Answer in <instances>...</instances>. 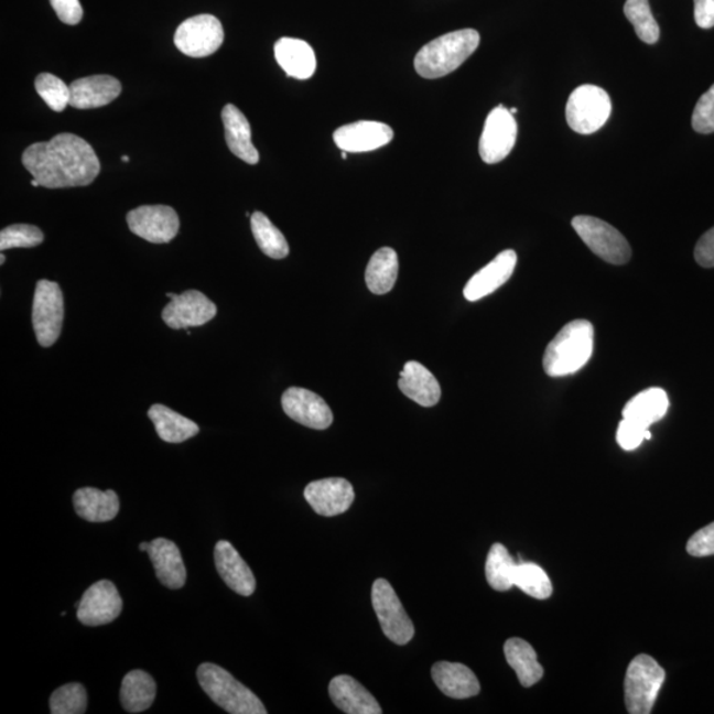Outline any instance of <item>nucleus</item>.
Wrapping results in <instances>:
<instances>
[{
  "instance_id": "obj_1",
  "label": "nucleus",
  "mask_w": 714,
  "mask_h": 714,
  "mask_svg": "<svg viewBox=\"0 0 714 714\" xmlns=\"http://www.w3.org/2000/svg\"><path fill=\"white\" fill-rule=\"evenodd\" d=\"M23 164L42 187L50 190L85 187L101 171L91 145L71 132L31 144L24 151Z\"/></svg>"
},
{
  "instance_id": "obj_2",
  "label": "nucleus",
  "mask_w": 714,
  "mask_h": 714,
  "mask_svg": "<svg viewBox=\"0 0 714 714\" xmlns=\"http://www.w3.org/2000/svg\"><path fill=\"white\" fill-rule=\"evenodd\" d=\"M593 349V324L584 320L573 321L548 344L542 366L551 377L573 375L591 360Z\"/></svg>"
},
{
  "instance_id": "obj_3",
  "label": "nucleus",
  "mask_w": 714,
  "mask_h": 714,
  "mask_svg": "<svg viewBox=\"0 0 714 714\" xmlns=\"http://www.w3.org/2000/svg\"><path fill=\"white\" fill-rule=\"evenodd\" d=\"M479 43V32L473 29L450 32L436 37L416 53L415 72L429 79L447 76L473 55Z\"/></svg>"
},
{
  "instance_id": "obj_4",
  "label": "nucleus",
  "mask_w": 714,
  "mask_h": 714,
  "mask_svg": "<svg viewBox=\"0 0 714 714\" xmlns=\"http://www.w3.org/2000/svg\"><path fill=\"white\" fill-rule=\"evenodd\" d=\"M198 684L214 701L231 714H267L262 701L220 666L203 663L197 668Z\"/></svg>"
},
{
  "instance_id": "obj_5",
  "label": "nucleus",
  "mask_w": 714,
  "mask_h": 714,
  "mask_svg": "<svg viewBox=\"0 0 714 714\" xmlns=\"http://www.w3.org/2000/svg\"><path fill=\"white\" fill-rule=\"evenodd\" d=\"M666 680V672L650 654H638L627 668L625 700L628 713L648 714Z\"/></svg>"
},
{
  "instance_id": "obj_6",
  "label": "nucleus",
  "mask_w": 714,
  "mask_h": 714,
  "mask_svg": "<svg viewBox=\"0 0 714 714\" xmlns=\"http://www.w3.org/2000/svg\"><path fill=\"white\" fill-rule=\"evenodd\" d=\"M612 109V99L606 90L595 85H581L567 99L566 122L580 134H593L604 128Z\"/></svg>"
},
{
  "instance_id": "obj_7",
  "label": "nucleus",
  "mask_w": 714,
  "mask_h": 714,
  "mask_svg": "<svg viewBox=\"0 0 714 714\" xmlns=\"http://www.w3.org/2000/svg\"><path fill=\"white\" fill-rule=\"evenodd\" d=\"M572 225L581 240L602 260L613 264L630 261V244L610 224L593 216H575Z\"/></svg>"
},
{
  "instance_id": "obj_8",
  "label": "nucleus",
  "mask_w": 714,
  "mask_h": 714,
  "mask_svg": "<svg viewBox=\"0 0 714 714\" xmlns=\"http://www.w3.org/2000/svg\"><path fill=\"white\" fill-rule=\"evenodd\" d=\"M64 295L58 283L46 280L36 283L33 296L32 324L42 347H51L62 334Z\"/></svg>"
},
{
  "instance_id": "obj_9",
  "label": "nucleus",
  "mask_w": 714,
  "mask_h": 714,
  "mask_svg": "<svg viewBox=\"0 0 714 714\" xmlns=\"http://www.w3.org/2000/svg\"><path fill=\"white\" fill-rule=\"evenodd\" d=\"M372 605L382 632L389 640L405 646L414 637V626L394 588L387 580L379 578L372 586Z\"/></svg>"
},
{
  "instance_id": "obj_10",
  "label": "nucleus",
  "mask_w": 714,
  "mask_h": 714,
  "mask_svg": "<svg viewBox=\"0 0 714 714\" xmlns=\"http://www.w3.org/2000/svg\"><path fill=\"white\" fill-rule=\"evenodd\" d=\"M174 43L185 56L201 58L214 55L224 43L221 22L207 13L192 17L177 26Z\"/></svg>"
},
{
  "instance_id": "obj_11",
  "label": "nucleus",
  "mask_w": 714,
  "mask_h": 714,
  "mask_svg": "<svg viewBox=\"0 0 714 714\" xmlns=\"http://www.w3.org/2000/svg\"><path fill=\"white\" fill-rule=\"evenodd\" d=\"M518 138V123L511 111L499 105L489 112L483 129L479 154L483 162L495 164L502 161L512 151Z\"/></svg>"
},
{
  "instance_id": "obj_12",
  "label": "nucleus",
  "mask_w": 714,
  "mask_h": 714,
  "mask_svg": "<svg viewBox=\"0 0 714 714\" xmlns=\"http://www.w3.org/2000/svg\"><path fill=\"white\" fill-rule=\"evenodd\" d=\"M126 220L132 234L152 244L174 240L181 227L175 209L169 205H142L130 210Z\"/></svg>"
},
{
  "instance_id": "obj_13",
  "label": "nucleus",
  "mask_w": 714,
  "mask_h": 714,
  "mask_svg": "<svg viewBox=\"0 0 714 714\" xmlns=\"http://www.w3.org/2000/svg\"><path fill=\"white\" fill-rule=\"evenodd\" d=\"M77 619L84 626L108 625L122 613L121 595L111 581L102 580L91 585L76 604Z\"/></svg>"
},
{
  "instance_id": "obj_14",
  "label": "nucleus",
  "mask_w": 714,
  "mask_h": 714,
  "mask_svg": "<svg viewBox=\"0 0 714 714\" xmlns=\"http://www.w3.org/2000/svg\"><path fill=\"white\" fill-rule=\"evenodd\" d=\"M171 302L164 307L162 317L172 329L201 327L214 320L217 307L201 291L188 290L181 295L169 293Z\"/></svg>"
},
{
  "instance_id": "obj_15",
  "label": "nucleus",
  "mask_w": 714,
  "mask_h": 714,
  "mask_svg": "<svg viewBox=\"0 0 714 714\" xmlns=\"http://www.w3.org/2000/svg\"><path fill=\"white\" fill-rule=\"evenodd\" d=\"M282 408L291 420L311 429L324 430L334 421L328 403L309 389L289 388L282 396Z\"/></svg>"
},
{
  "instance_id": "obj_16",
  "label": "nucleus",
  "mask_w": 714,
  "mask_h": 714,
  "mask_svg": "<svg viewBox=\"0 0 714 714\" xmlns=\"http://www.w3.org/2000/svg\"><path fill=\"white\" fill-rule=\"evenodd\" d=\"M304 498L317 515L333 518L348 511L355 500V491L348 480L328 478L311 482L304 488Z\"/></svg>"
},
{
  "instance_id": "obj_17",
  "label": "nucleus",
  "mask_w": 714,
  "mask_h": 714,
  "mask_svg": "<svg viewBox=\"0 0 714 714\" xmlns=\"http://www.w3.org/2000/svg\"><path fill=\"white\" fill-rule=\"evenodd\" d=\"M394 132L390 126L376 121H359L335 130L334 141L342 151L368 152L392 141Z\"/></svg>"
},
{
  "instance_id": "obj_18",
  "label": "nucleus",
  "mask_w": 714,
  "mask_h": 714,
  "mask_svg": "<svg viewBox=\"0 0 714 714\" xmlns=\"http://www.w3.org/2000/svg\"><path fill=\"white\" fill-rule=\"evenodd\" d=\"M516 263H518V255H516L515 250L501 251L467 282L465 290H463L466 300L476 302L493 294L512 277Z\"/></svg>"
},
{
  "instance_id": "obj_19",
  "label": "nucleus",
  "mask_w": 714,
  "mask_h": 714,
  "mask_svg": "<svg viewBox=\"0 0 714 714\" xmlns=\"http://www.w3.org/2000/svg\"><path fill=\"white\" fill-rule=\"evenodd\" d=\"M215 564L218 574L231 591L244 597H250L256 591V578L229 541H218L215 547Z\"/></svg>"
},
{
  "instance_id": "obj_20",
  "label": "nucleus",
  "mask_w": 714,
  "mask_h": 714,
  "mask_svg": "<svg viewBox=\"0 0 714 714\" xmlns=\"http://www.w3.org/2000/svg\"><path fill=\"white\" fill-rule=\"evenodd\" d=\"M122 85L116 77L99 75L78 78L71 84L69 105L76 109H96L109 105L121 95Z\"/></svg>"
},
{
  "instance_id": "obj_21",
  "label": "nucleus",
  "mask_w": 714,
  "mask_h": 714,
  "mask_svg": "<svg viewBox=\"0 0 714 714\" xmlns=\"http://www.w3.org/2000/svg\"><path fill=\"white\" fill-rule=\"evenodd\" d=\"M329 697L333 703L344 713L348 714H381V706L377 700L364 688L359 681L339 674L331 680Z\"/></svg>"
},
{
  "instance_id": "obj_22",
  "label": "nucleus",
  "mask_w": 714,
  "mask_h": 714,
  "mask_svg": "<svg viewBox=\"0 0 714 714\" xmlns=\"http://www.w3.org/2000/svg\"><path fill=\"white\" fill-rule=\"evenodd\" d=\"M148 553L155 569L156 577L165 587L177 591L182 588L187 580L181 551L175 542L159 538L150 542Z\"/></svg>"
},
{
  "instance_id": "obj_23",
  "label": "nucleus",
  "mask_w": 714,
  "mask_h": 714,
  "mask_svg": "<svg viewBox=\"0 0 714 714\" xmlns=\"http://www.w3.org/2000/svg\"><path fill=\"white\" fill-rule=\"evenodd\" d=\"M401 392L421 407L436 405L441 400V386L434 375L419 361H408L400 374Z\"/></svg>"
},
{
  "instance_id": "obj_24",
  "label": "nucleus",
  "mask_w": 714,
  "mask_h": 714,
  "mask_svg": "<svg viewBox=\"0 0 714 714\" xmlns=\"http://www.w3.org/2000/svg\"><path fill=\"white\" fill-rule=\"evenodd\" d=\"M221 118L225 141H227L231 154L248 164H257L260 161V154L251 142V129L247 117L235 105L228 104L223 109Z\"/></svg>"
},
{
  "instance_id": "obj_25",
  "label": "nucleus",
  "mask_w": 714,
  "mask_h": 714,
  "mask_svg": "<svg viewBox=\"0 0 714 714\" xmlns=\"http://www.w3.org/2000/svg\"><path fill=\"white\" fill-rule=\"evenodd\" d=\"M277 63L286 72L289 77L307 79L316 71L315 52L303 40L282 37L274 45Z\"/></svg>"
},
{
  "instance_id": "obj_26",
  "label": "nucleus",
  "mask_w": 714,
  "mask_h": 714,
  "mask_svg": "<svg viewBox=\"0 0 714 714\" xmlns=\"http://www.w3.org/2000/svg\"><path fill=\"white\" fill-rule=\"evenodd\" d=\"M432 677L441 692L452 699H469L480 692L478 679L465 664L439 661L432 668Z\"/></svg>"
},
{
  "instance_id": "obj_27",
  "label": "nucleus",
  "mask_w": 714,
  "mask_h": 714,
  "mask_svg": "<svg viewBox=\"0 0 714 714\" xmlns=\"http://www.w3.org/2000/svg\"><path fill=\"white\" fill-rule=\"evenodd\" d=\"M73 506L79 518L90 522H105L116 518L119 512L118 495L108 489L84 487L73 495Z\"/></svg>"
},
{
  "instance_id": "obj_28",
  "label": "nucleus",
  "mask_w": 714,
  "mask_h": 714,
  "mask_svg": "<svg viewBox=\"0 0 714 714\" xmlns=\"http://www.w3.org/2000/svg\"><path fill=\"white\" fill-rule=\"evenodd\" d=\"M670 400L664 389L650 388L632 397L624 408V419L638 423V425L650 429L653 423L659 422L668 412Z\"/></svg>"
},
{
  "instance_id": "obj_29",
  "label": "nucleus",
  "mask_w": 714,
  "mask_h": 714,
  "mask_svg": "<svg viewBox=\"0 0 714 714\" xmlns=\"http://www.w3.org/2000/svg\"><path fill=\"white\" fill-rule=\"evenodd\" d=\"M149 419L154 423L161 440L167 443H182L197 435L201 430L194 421L162 403H155L150 408Z\"/></svg>"
},
{
  "instance_id": "obj_30",
  "label": "nucleus",
  "mask_w": 714,
  "mask_h": 714,
  "mask_svg": "<svg viewBox=\"0 0 714 714\" xmlns=\"http://www.w3.org/2000/svg\"><path fill=\"white\" fill-rule=\"evenodd\" d=\"M505 654L507 663L518 674L520 684L529 688L538 684L544 674L538 661V654L528 641L520 638H511L506 641Z\"/></svg>"
},
{
  "instance_id": "obj_31",
  "label": "nucleus",
  "mask_w": 714,
  "mask_h": 714,
  "mask_svg": "<svg viewBox=\"0 0 714 714\" xmlns=\"http://www.w3.org/2000/svg\"><path fill=\"white\" fill-rule=\"evenodd\" d=\"M156 684L151 674L134 670L126 674L121 685V704L129 713L148 711L154 703Z\"/></svg>"
},
{
  "instance_id": "obj_32",
  "label": "nucleus",
  "mask_w": 714,
  "mask_h": 714,
  "mask_svg": "<svg viewBox=\"0 0 714 714\" xmlns=\"http://www.w3.org/2000/svg\"><path fill=\"white\" fill-rule=\"evenodd\" d=\"M399 257L392 248H381L370 258L366 282L370 293L388 294L399 277Z\"/></svg>"
},
{
  "instance_id": "obj_33",
  "label": "nucleus",
  "mask_w": 714,
  "mask_h": 714,
  "mask_svg": "<svg viewBox=\"0 0 714 714\" xmlns=\"http://www.w3.org/2000/svg\"><path fill=\"white\" fill-rule=\"evenodd\" d=\"M250 225L255 240L264 255L274 258V260H282V258L288 257L290 249L286 238L269 220L267 215H263L262 212H255L250 216Z\"/></svg>"
},
{
  "instance_id": "obj_34",
  "label": "nucleus",
  "mask_w": 714,
  "mask_h": 714,
  "mask_svg": "<svg viewBox=\"0 0 714 714\" xmlns=\"http://www.w3.org/2000/svg\"><path fill=\"white\" fill-rule=\"evenodd\" d=\"M516 562L507 548L496 542L489 549L486 561V578L496 592H507L513 586Z\"/></svg>"
},
{
  "instance_id": "obj_35",
  "label": "nucleus",
  "mask_w": 714,
  "mask_h": 714,
  "mask_svg": "<svg viewBox=\"0 0 714 714\" xmlns=\"http://www.w3.org/2000/svg\"><path fill=\"white\" fill-rule=\"evenodd\" d=\"M513 586H518L529 597L541 601L551 598L553 593L552 582L549 580L544 569L533 564V562L522 560L516 565Z\"/></svg>"
},
{
  "instance_id": "obj_36",
  "label": "nucleus",
  "mask_w": 714,
  "mask_h": 714,
  "mask_svg": "<svg viewBox=\"0 0 714 714\" xmlns=\"http://www.w3.org/2000/svg\"><path fill=\"white\" fill-rule=\"evenodd\" d=\"M625 15L630 20L641 42L647 44L658 43L660 30L648 0H627Z\"/></svg>"
},
{
  "instance_id": "obj_37",
  "label": "nucleus",
  "mask_w": 714,
  "mask_h": 714,
  "mask_svg": "<svg viewBox=\"0 0 714 714\" xmlns=\"http://www.w3.org/2000/svg\"><path fill=\"white\" fill-rule=\"evenodd\" d=\"M52 714H83L88 707V693L78 683L57 688L50 699Z\"/></svg>"
},
{
  "instance_id": "obj_38",
  "label": "nucleus",
  "mask_w": 714,
  "mask_h": 714,
  "mask_svg": "<svg viewBox=\"0 0 714 714\" xmlns=\"http://www.w3.org/2000/svg\"><path fill=\"white\" fill-rule=\"evenodd\" d=\"M35 88L37 95L50 106L53 111L62 112L71 101V86L62 78L42 73L36 77Z\"/></svg>"
},
{
  "instance_id": "obj_39",
  "label": "nucleus",
  "mask_w": 714,
  "mask_h": 714,
  "mask_svg": "<svg viewBox=\"0 0 714 714\" xmlns=\"http://www.w3.org/2000/svg\"><path fill=\"white\" fill-rule=\"evenodd\" d=\"M44 241L43 231L29 224H15L0 231V250L33 248Z\"/></svg>"
},
{
  "instance_id": "obj_40",
  "label": "nucleus",
  "mask_w": 714,
  "mask_h": 714,
  "mask_svg": "<svg viewBox=\"0 0 714 714\" xmlns=\"http://www.w3.org/2000/svg\"><path fill=\"white\" fill-rule=\"evenodd\" d=\"M692 126L700 134L714 132V85L699 99L693 110Z\"/></svg>"
},
{
  "instance_id": "obj_41",
  "label": "nucleus",
  "mask_w": 714,
  "mask_h": 714,
  "mask_svg": "<svg viewBox=\"0 0 714 714\" xmlns=\"http://www.w3.org/2000/svg\"><path fill=\"white\" fill-rule=\"evenodd\" d=\"M647 440H651L650 429H646L638 425V423L625 419L619 423L617 442L626 452H632V450L641 445V442Z\"/></svg>"
},
{
  "instance_id": "obj_42",
  "label": "nucleus",
  "mask_w": 714,
  "mask_h": 714,
  "mask_svg": "<svg viewBox=\"0 0 714 714\" xmlns=\"http://www.w3.org/2000/svg\"><path fill=\"white\" fill-rule=\"evenodd\" d=\"M686 552L693 558H707L714 555V522L701 528L688 540Z\"/></svg>"
},
{
  "instance_id": "obj_43",
  "label": "nucleus",
  "mask_w": 714,
  "mask_h": 714,
  "mask_svg": "<svg viewBox=\"0 0 714 714\" xmlns=\"http://www.w3.org/2000/svg\"><path fill=\"white\" fill-rule=\"evenodd\" d=\"M51 6L65 24L76 25L83 20L84 11L79 0H51Z\"/></svg>"
},
{
  "instance_id": "obj_44",
  "label": "nucleus",
  "mask_w": 714,
  "mask_h": 714,
  "mask_svg": "<svg viewBox=\"0 0 714 714\" xmlns=\"http://www.w3.org/2000/svg\"><path fill=\"white\" fill-rule=\"evenodd\" d=\"M694 260L703 268H714V227L700 238L694 248Z\"/></svg>"
},
{
  "instance_id": "obj_45",
  "label": "nucleus",
  "mask_w": 714,
  "mask_h": 714,
  "mask_svg": "<svg viewBox=\"0 0 714 714\" xmlns=\"http://www.w3.org/2000/svg\"><path fill=\"white\" fill-rule=\"evenodd\" d=\"M694 20L700 29H713L714 0H694Z\"/></svg>"
},
{
  "instance_id": "obj_46",
  "label": "nucleus",
  "mask_w": 714,
  "mask_h": 714,
  "mask_svg": "<svg viewBox=\"0 0 714 714\" xmlns=\"http://www.w3.org/2000/svg\"><path fill=\"white\" fill-rule=\"evenodd\" d=\"M149 545H150V542H141V544H139V551L148 552Z\"/></svg>"
},
{
  "instance_id": "obj_47",
  "label": "nucleus",
  "mask_w": 714,
  "mask_h": 714,
  "mask_svg": "<svg viewBox=\"0 0 714 714\" xmlns=\"http://www.w3.org/2000/svg\"><path fill=\"white\" fill-rule=\"evenodd\" d=\"M31 184L33 187H40V183L36 181V178H32Z\"/></svg>"
},
{
  "instance_id": "obj_48",
  "label": "nucleus",
  "mask_w": 714,
  "mask_h": 714,
  "mask_svg": "<svg viewBox=\"0 0 714 714\" xmlns=\"http://www.w3.org/2000/svg\"><path fill=\"white\" fill-rule=\"evenodd\" d=\"M342 158H343V159H347V152H346V151H343V152H342Z\"/></svg>"
},
{
  "instance_id": "obj_49",
  "label": "nucleus",
  "mask_w": 714,
  "mask_h": 714,
  "mask_svg": "<svg viewBox=\"0 0 714 714\" xmlns=\"http://www.w3.org/2000/svg\"><path fill=\"white\" fill-rule=\"evenodd\" d=\"M509 111H511V115H516V112H518V109H516V108H512V109H511V110H509Z\"/></svg>"
},
{
  "instance_id": "obj_50",
  "label": "nucleus",
  "mask_w": 714,
  "mask_h": 714,
  "mask_svg": "<svg viewBox=\"0 0 714 714\" xmlns=\"http://www.w3.org/2000/svg\"><path fill=\"white\" fill-rule=\"evenodd\" d=\"M122 161H123V162H129V156H126V155L122 156Z\"/></svg>"
},
{
  "instance_id": "obj_51",
  "label": "nucleus",
  "mask_w": 714,
  "mask_h": 714,
  "mask_svg": "<svg viewBox=\"0 0 714 714\" xmlns=\"http://www.w3.org/2000/svg\"><path fill=\"white\" fill-rule=\"evenodd\" d=\"M0 261H2V262H0V263H2V264L4 263V261H6V257H4V255H2V258H0Z\"/></svg>"
}]
</instances>
